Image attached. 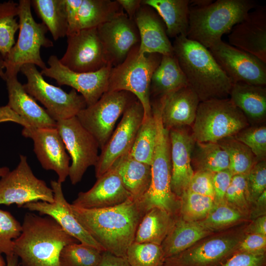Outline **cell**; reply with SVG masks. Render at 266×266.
<instances>
[{
    "label": "cell",
    "instance_id": "obj_45",
    "mask_svg": "<svg viewBox=\"0 0 266 266\" xmlns=\"http://www.w3.org/2000/svg\"><path fill=\"white\" fill-rule=\"evenodd\" d=\"M225 201L248 214L249 202L246 189V174L233 175L225 194Z\"/></svg>",
    "mask_w": 266,
    "mask_h": 266
},
{
    "label": "cell",
    "instance_id": "obj_47",
    "mask_svg": "<svg viewBox=\"0 0 266 266\" xmlns=\"http://www.w3.org/2000/svg\"><path fill=\"white\" fill-rule=\"evenodd\" d=\"M213 174L206 171H195L186 190L214 199Z\"/></svg>",
    "mask_w": 266,
    "mask_h": 266
},
{
    "label": "cell",
    "instance_id": "obj_34",
    "mask_svg": "<svg viewBox=\"0 0 266 266\" xmlns=\"http://www.w3.org/2000/svg\"><path fill=\"white\" fill-rule=\"evenodd\" d=\"M31 5L54 40L66 36L68 23L65 0H32Z\"/></svg>",
    "mask_w": 266,
    "mask_h": 266
},
{
    "label": "cell",
    "instance_id": "obj_3",
    "mask_svg": "<svg viewBox=\"0 0 266 266\" xmlns=\"http://www.w3.org/2000/svg\"><path fill=\"white\" fill-rule=\"evenodd\" d=\"M78 242L52 217L28 212L20 235L14 240L13 253L21 260V266H60L62 249Z\"/></svg>",
    "mask_w": 266,
    "mask_h": 266
},
{
    "label": "cell",
    "instance_id": "obj_52",
    "mask_svg": "<svg viewBox=\"0 0 266 266\" xmlns=\"http://www.w3.org/2000/svg\"><path fill=\"white\" fill-rule=\"evenodd\" d=\"M97 266H130L126 258L117 256L109 252L103 251Z\"/></svg>",
    "mask_w": 266,
    "mask_h": 266
},
{
    "label": "cell",
    "instance_id": "obj_48",
    "mask_svg": "<svg viewBox=\"0 0 266 266\" xmlns=\"http://www.w3.org/2000/svg\"><path fill=\"white\" fill-rule=\"evenodd\" d=\"M220 266H266V253L237 251Z\"/></svg>",
    "mask_w": 266,
    "mask_h": 266
},
{
    "label": "cell",
    "instance_id": "obj_41",
    "mask_svg": "<svg viewBox=\"0 0 266 266\" xmlns=\"http://www.w3.org/2000/svg\"><path fill=\"white\" fill-rule=\"evenodd\" d=\"M102 252L81 243L68 244L60 253L59 266H97L101 259Z\"/></svg>",
    "mask_w": 266,
    "mask_h": 266
},
{
    "label": "cell",
    "instance_id": "obj_19",
    "mask_svg": "<svg viewBox=\"0 0 266 266\" xmlns=\"http://www.w3.org/2000/svg\"><path fill=\"white\" fill-rule=\"evenodd\" d=\"M97 29L113 67L121 64L130 51L140 44L135 23L124 11Z\"/></svg>",
    "mask_w": 266,
    "mask_h": 266
},
{
    "label": "cell",
    "instance_id": "obj_25",
    "mask_svg": "<svg viewBox=\"0 0 266 266\" xmlns=\"http://www.w3.org/2000/svg\"><path fill=\"white\" fill-rule=\"evenodd\" d=\"M200 102L198 96L189 86L165 95L155 102L163 125L167 131L192 126Z\"/></svg>",
    "mask_w": 266,
    "mask_h": 266
},
{
    "label": "cell",
    "instance_id": "obj_30",
    "mask_svg": "<svg viewBox=\"0 0 266 266\" xmlns=\"http://www.w3.org/2000/svg\"><path fill=\"white\" fill-rule=\"evenodd\" d=\"M153 8L165 24L168 37L186 36L190 12L189 0H143Z\"/></svg>",
    "mask_w": 266,
    "mask_h": 266
},
{
    "label": "cell",
    "instance_id": "obj_10",
    "mask_svg": "<svg viewBox=\"0 0 266 266\" xmlns=\"http://www.w3.org/2000/svg\"><path fill=\"white\" fill-rule=\"evenodd\" d=\"M20 71L27 78V83L23 85L25 90L44 106L55 121L76 116L87 106L84 98L74 89L67 93L47 82L35 65H24Z\"/></svg>",
    "mask_w": 266,
    "mask_h": 266
},
{
    "label": "cell",
    "instance_id": "obj_14",
    "mask_svg": "<svg viewBox=\"0 0 266 266\" xmlns=\"http://www.w3.org/2000/svg\"><path fill=\"white\" fill-rule=\"evenodd\" d=\"M66 37V50L60 61L70 70L94 72L111 65L97 28L82 30Z\"/></svg>",
    "mask_w": 266,
    "mask_h": 266
},
{
    "label": "cell",
    "instance_id": "obj_42",
    "mask_svg": "<svg viewBox=\"0 0 266 266\" xmlns=\"http://www.w3.org/2000/svg\"><path fill=\"white\" fill-rule=\"evenodd\" d=\"M126 258L130 266H163L165 257L161 245L133 242Z\"/></svg>",
    "mask_w": 266,
    "mask_h": 266
},
{
    "label": "cell",
    "instance_id": "obj_60",
    "mask_svg": "<svg viewBox=\"0 0 266 266\" xmlns=\"http://www.w3.org/2000/svg\"><path fill=\"white\" fill-rule=\"evenodd\" d=\"M17 266H21L19 264L17 265Z\"/></svg>",
    "mask_w": 266,
    "mask_h": 266
},
{
    "label": "cell",
    "instance_id": "obj_20",
    "mask_svg": "<svg viewBox=\"0 0 266 266\" xmlns=\"http://www.w3.org/2000/svg\"><path fill=\"white\" fill-rule=\"evenodd\" d=\"M50 184L54 193L53 202L40 201L30 202L22 207L31 211L38 212L40 215L52 217L67 233L80 243L92 246L101 251H105L77 221L71 211L70 204L67 202L64 197L62 183L58 181L51 180Z\"/></svg>",
    "mask_w": 266,
    "mask_h": 266
},
{
    "label": "cell",
    "instance_id": "obj_21",
    "mask_svg": "<svg viewBox=\"0 0 266 266\" xmlns=\"http://www.w3.org/2000/svg\"><path fill=\"white\" fill-rule=\"evenodd\" d=\"M68 29L67 35L97 28L123 12L116 0H65Z\"/></svg>",
    "mask_w": 266,
    "mask_h": 266
},
{
    "label": "cell",
    "instance_id": "obj_56",
    "mask_svg": "<svg viewBox=\"0 0 266 266\" xmlns=\"http://www.w3.org/2000/svg\"><path fill=\"white\" fill-rule=\"evenodd\" d=\"M6 264L5 266H17L18 265V257L15 254L6 256Z\"/></svg>",
    "mask_w": 266,
    "mask_h": 266
},
{
    "label": "cell",
    "instance_id": "obj_37",
    "mask_svg": "<svg viewBox=\"0 0 266 266\" xmlns=\"http://www.w3.org/2000/svg\"><path fill=\"white\" fill-rule=\"evenodd\" d=\"M217 143L227 153L229 169L233 175L247 174L258 162L250 149L233 136L218 140Z\"/></svg>",
    "mask_w": 266,
    "mask_h": 266
},
{
    "label": "cell",
    "instance_id": "obj_54",
    "mask_svg": "<svg viewBox=\"0 0 266 266\" xmlns=\"http://www.w3.org/2000/svg\"><path fill=\"white\" fill-rule=\"evenodd\" d=\"M117 1L126 11L129 18L133 20L142 3L141 0H117Z\"/></svg>",
    "mask_w": 266,
    "mask_h": 266
},
{
    "label": "cell",
    "instance_id": "obj_16",
    "mask_svg": "<svg viewBox=\"0 0 266 266\" xmlns=\"http://www.w3.org/2000/svg\"><path fill=\"white\" fill-rule=\"evenodd\" d=\"M143 117V107L136 99L124 111L116 129L101 149L95 166L97 179L105 173L117 160L129 153Z\"/></svg>",
    "mask_w": 266,
    "mask_h": 266
},
{
    "label": "cell",
    "instance_id": "obj_7",
    "mask_svg": "<svg viewBox=\"0 0 266 266\" xmlns=\"http://www.w3.org/2000/svg\"><path fill=\"white\" fill-rule=\"evenodd\" d=\"M31 6L30 0L18 2L19 36L4 59L5 79L6 77L17 75L26 64L34 65L42 69L47 66L41 58L40 48L52 47L53 42L46 36L48 30L45 25L33 19Z\"/></svg>",
    "mask_w": 266,
    "mask_h": 266
},
{
    "label": "cell",
    "instance_id": "obj_29",
    "mask_svg": "<svg viewBox=\"0 0 266 266\" xmlns=\"http://www.w3.org/2000/svg\"><path fill=\"white\" fill-rule=\"evenodd\" d=\"M214 233L199 222L186 221L179 215L161 244L165 258L182 252Z\"/></svg>",
    "mask_w": 266,
    "mask_h": 266
},
{
    "label": "cell",
    "instance_id": "obj_23",
    "mask_svg": "<svg viewBox=\"0 0 266 266\" xmlns=\"http://www.w3.org/2000/svg\"><path fill=\"white\" fill-rule=\"evenodd\" d=\"M229 44L266 63V8L257 6L228 35Z\"/></svg>",
    "mask_w": 266,
    "mask_h": 266
},
{
    "label": "cell",
    "instance_id": "obj_40",
    "mask_svg": "<svg viewBox=\"0 0 266 266\" xmlns=\"http://www.w3.org/2000/svg\"><path fill=\"white\" fill-rule=\"evenodd\" d=\"M247 216V214L224 202L216 204L204 219L199 222L214 233L240 223Z\"/></svg>",
    "mask_w": 266,
    "mask_h": 266
},
{
    "label": "cell",
    "instance_id": "obj_55",
    "mask_svg": "<svg viewBox=\"0 0 266 266\" xmlns=\"http://www.w3.org/2000/svg\"><path fill=\"white\" fill-rule=\"evenodd\" d=\"M253 203H255V206L251 214L255 219L266 215V190L264 191Z\"/></svg>",
    "mask_w": 266,
    "mask_h": 266
},
{
    "label": "cell",
    "instance_id": "obj_4",
    "mask_svg": "<svg viewBox=\"0 0 266 266\" xmlns=\"http://www.w3.org/2000/svg\"><path fill=\"white\" fill-rule=\"evenodd\" d=\"M256 6L252 0H218L190 8L186 37L209 49Z\"/></svg>",
    "mask_w": 266,
    "mask_h": 266
},
{
    "label": "cell",
    "instance_id": "obj_53",
    "mask_svg": "<svg viewBox=\"0 0 266 266\" xmlns=\"http://www.w3.org/2000/svg\"><path fill=\"white\" fill-rule=\"evenodd\" d=\"M246 233H256L266 235V216L264 215L255 218L246 228Z\"/></svg>",
    "mask_w": 266,
    "mask_h": 266
},
{
    "label": "cell",
    "instance_id": "obj_39",
    "mask_svg": "<svg viewBox=\"0 0 266 266\" xmlns=\"http://www.w3.org/2000/svg\"><path fill=\"white\" fill-rule=\"evenodd\" d=\"M216 205L213 198L186 190L180 198L179 216L188 221L204 219Z\"/></svg>",
    "mask_w": 266,
    "mask_h": 266
},
{
    "label": "cell",
    "instance_id": "obj_35",
    "mask_svg": "<svg viewBox=\"0 0 266 266\" xmlns=\"http://www.w3.org/2000/svg\"><path fill=\"white\" fill-rule=\"evenodd\" d=\"M194 171L216 173L229 169V160L226 151L217 142L196 141L191 155Z\"/></svg>",
    "mask_w": 266,
    "mask_h": 266
},
{
    "label": "cell",
    "instance_id": "obj_50",
    "mask_svg": "<svg viewBox=\"0 0 266 266\" xmlns=\"http://www.w3.org/2000/svg\"><path fill=\"white\" fill-rule=\"evenodd\" d=\"M266 235L246 233L239 245L238 251L253 254L266 253Z\"/></svg>",
    "mask_w": 266,
    "mask_h": 266
},
{
    "label": "cell",
    "instance_id": "obj_36",
    "mask_svg": "<svg viewBox=\"0 0 266 266\" xmlns=\"http://www.w3.org/2000/svg\"><path fill=\"white\" fill-rule=\"evenodd\" d=\"M157 136V122L152 112L151 116L143 120L128 153L129 156L136 161L151 166L156 147Z\"/></svg>",
    "mask_w": 266,
    "mask_h": 266
},
{
    "label": "cell",
    "instance_id": "obj_44",
    "mask_svg": "<svg viewBox=\"0 0 266 266\" xmlns=\"http://www.w3.org/2000/svg\"><path fill=\"white\" fill-rule=\"evenodd\" d=\"M21 231L20 223L9 212L0 209V256L14 254V240Z\"/></svg>",
    "mask_w": 266,
    "mask_h": 266
},
{
    "label": "cell",
    "instance_id": "obj_49",
    "mask_svg": "<svg viewBox=\"0 0 266 266\" xmlns=\"http://www.w3.org/2000/svg\"><path fill=\"white\" fill-rule=\"evenodd\" d=\"M233 174L229 169L214 173L213 184L214 200L216 204L225 202V197Z\"/></svg>",
    "mask_w": 266,
    "mask_h": 266
},
{
    "label": "cell",
    "instance_id": "obj_17",
    "mask_svg": "<svg viewBox=\"0 0 266 266\" xmlns=\"http://www.w3.org/2000/svg\"><path fill=\"white\" fill-rule=\"evenodd\" d=\"M47 63L49 67L41 70L42 75L55 79L59 85L70 86L80 93L87 106L95 103L108 91L111 65L94 72H77L62 65L54 55L49 57Z\"/></svg>",
    "mask_w": 266,
    "mask_h": 266
},
{
    "label": "cell",
    "instance_id": "obj_1",
    "mask_svg": "<svg viewBox=\"0 0 266 266\" xmlns=\"http://www.w3.org/2000/svg\"><path fill=\"white\" fill-rule=\"evenodd\" d=\"M70 206L77 221L104 251L126 258L145 213L137 200L131 197L119 205L100 209Z\"/></svg>",
    "mask_w": 266,
    "mask_h": 266
},
{
    "label": "cell",
    "instance_id": "obj_15",
    "mask_svg": "<svg viewBox=\"0 0 266 266\" xmlns=\"http://www.w3.org/2000/svg\"><path fill=\"white\" fill-rule=\"evenodd\" d=\"M208 49L233 84L266 86V63L258 57L222 40Z\"/></svg>",
    "mask_w": 266,
    "mask_h": 266
},
{
    "label": "cell",
    "instance_id": "obj_43",
    "mask_svg": "<svg viewBox=\"0 0 266 266\" xmlns=\"http://www.w3.org/2000/svg\"><path fill=\"white\" fill-rule=\"evenodd\" d=\"M237 140L247 146L258 162L266 160V126L261 124L249 125L233 136Z\"/></svg>",
    "mask_w": 266,
    "mask_h": 266
},
{
    "label": "cell",
    "instance_id": "obj_11",
    "mask_svg": "<svg viewBox=\"0 0 266 266\" xmlns=\"http://www.w3.org/2000/svg\"><path fill=\"white\" fill-rule=\"evenodd\" d=\"M136 99L127 91H107L95 103L81 110L76 117L101 149L111 135L118 118Z\"/></svg>",
    "mask_w": 266,
    "mask_h": 266
},
{
    "label": "cell",
    "instance_id": "obj_33",
    "mask_svg": "<svg viewBox=\"0 0 266 266\" xmlns=\"http://www.w3.org/2000/svg\"><path fill=\"white\" fill-rule=\"evenodd\" d=\"M176 217L160 208H151L142 218L136 231L134 242L161 245Z\"/></svg>",
    "mask_w": 266,
    "mask_h": 266
},
{
    "label": "cell",
    "instance_id": "obj_8",
    "mask_svg": "<svg viewBox=\"0 0 266 266\" xmlns=\"http://www.w3.org/2000/svg\"><path fill=\"white\" fill-rule=\"evenodd\" d=\"M250 125L247 118L229 98L200 101L192 132L196 141L216 142L234 136Z\"/></svg>",
    "mask_w": 266,
    "mask_h": 266
},
{
    "label": "cell",
    "instance_id": "obj_58",
    "mask_svg": "<svg viewBox=\"0 0 266 266\" xmlns=\"http://www.w3.org/2000/svg\"><path fill=\"white\" fill-rule=\"evenodd\" d=\"M9 171V169L7 167L4 166L0 167V177H1L5 175Z\"/></svg>",
    "mask_w": 266,
    "mask_h": 266
},
{
    "label": "cell",
    "instance_id": "obj_26",
    "mask_svg": "<svg viewBox=\"0 0 266 266\" xmlns=\"http://www.w3.org/2000/svg\"><path fill=\"white\" fill-rule=\"evenodd\" d=\"M133 20L139 34L138 52L140 54L158 53L162 55L174 54L165 24L153 8L142 3Z\"/></svg>",
    "mask_w": 266,
    "mask_h": 266
},
{
    "label": "cell",
    "instance_id": "obj_18",
    "mask_svg": "<svg viewBox=\"0 0 266 266\" xmlns=\"http://www.w3.org/2000/svg\"><path fill=\"white\" fill-rule=\"evenodd\" d=\"M22 135L32 139L33 151L42 167L54 170L58 181L64 182L68 176L70 157L64 143L56 128H24Z\"/></svg>",
    "mask_w": 266,
    "mask_h": 266
},
{
    "label": "cell",
    "instance_id": "obj_31",
    "mask_svg": "<svg viewBox=\"0 0 266 266\" xmlns=\"http://www.w3.org/2000/svg\"><path fill=\"white\" fill-rule=\"evenodd\" d=\"M112 166L133 199L138 200L146 194L151 183V166L132 158L127 153L117 160Z\"/></svg>",
    "mask_w": 266,
    "mask_h": 266
},
{
    "label": "cell",
    "instance_id": "obj_51",
    "mask_svg": "<svg viewBox=\"0 0 266 266\" xmlns=\"http://www.w3.org/2000/svg\"><path fill=\"white\" fill-rule=\"evenodd\" d=\"M13 122L24 127V128H30L32 126L26 120L14 112L7 105L0 106V123Z\"/></svg>",
    "mask_w": 266,
    "mask_h": 266
},
{
    "label": "cell",
    "instance_id": "obj_38",
    "mask_svg": "<svg viewBox=\"0 0 266 266\" xmlns=\"http://www.w3.org/2000/svg\"><path fill=\"white\" fill-rule=\"evenodd\" d=\"M18 2L8 0L0 3V53L3 59L15 44V34L19 24Z\"/></svg>",
    "mask_w": 266,
    "mask_h": 266
},
{
    "label": "cell",
    "instance_id": "obj_46",
    "mask_svg": "<svg viewBox=\"0 0 266 266\" xmlns=\"http://www.w3.org/2000/svg\"><path fill=\"white\" fill-rule=\"evenodd\" d=\"M246 189L249 203H253L266 190V161L258 162L246 174Z\"/></svg>",
    "mask_w": 266,
    "mask_h": 266
},
{
    "label": "cell",
    "instance_id": "obj_61",
    "mask_svg": "<svg viewBox=\"0 0 266 266\" xmlns=\"http://www.w3.org/2000/svg\"><path fill=\"white\" fill-rule=\"evenodd\" d=\"M0 266H1L0 265Z\"/></svg>",
    "mask_w": 266,
    "mask_h": 266
},
{
    "label": "cell",
    "instance_id": "obj_12",
    "mask_svg": "<svg viewBox=\"0 0 266 266\" xmlns=\"http://www.w3.org/2000/svg\"><path fill=\"white\" fill-rule=\"evenodd\" d=\"M39 200L53 202V190L34 175L27 157L21 155L17 167L0 179V204L15 203L21 207L28 203Z\"/></svg>",
    "mask_w": 266,
    "mask_h": 266
},
{
    "label": "cell",
    "instance_id": "obj_6",
    "mask_svg": "<svg viewBox=\"0 0 266 266\" xmlns=\"http://www.w3.org/2000/svg\"><path fill=\"white\" fill-rule=\"evenodd\" d=\"M139 46L134 47L125 60L111 68L107 91H125L133 94L144 109L143 120L152 116L150 83L152 74L159 65L162 55L140 54Z\"/></svg>",
    "mask_w": 266,
    "mask_h": 266
},
{
    "label": "cell",
    "instance_id": "obj_59",
    "mask_svg": "<svg viewBox=\"0 0 266 266\" xmlns=\"http://www.w3.org/2000/svg\"><path fill=\"white\" fill-rule=\"evenodd\" d=\"M0 265L1 266H5L6 264L5 263V262L2 257V256H0Z\"/></svg>",
    "mask_w": 266,
    "mask_h": 266
},
{
    "label": "cell",
    "instance_id": "obj_24",
    "mask_svg": "<svg viewBox=\"0 0 266 266\" xmlns=\"http://www.w3.org/2000/svg\"><path fill=\"white\" fill-rule=\"evenodd\" d=\"M131 197L116 169L112 166L97 178L90 190L79 192L71 204L85 209H100L119 205Z\"/></svg>",
    "mask_w": 266,
    "mask_h": 266
},
{
    "label": "cell",
    "instance_id": "obj_9",
    "mask_svg": "<svg viewBox=\"0 0 266 266\" xmlns=\"http://www.w3.org/2000/svg\"><path fill=\"white\" fill-rule=\"evenodd\" d=\"M247 225L214 233L182 252L166 259L163 266H220L238 251Z\"/></svg>",
    "mask_w": 266,
    "mask_h": 266
},
{
    "label": "cell",
    "instance_id": "obj_27",
    "mask_svg": "<svg viewBox=\"0 0 266 266\" xmlns=\"http://www.w3.org/2000/svg\"><path fill=\"white\" fill-rule=\"evenodd\" d=\"M5 81L8 94L7 105L11 109L33 127L56 128L57 122L26 92L17 75L6 77Z\"/></svg>",
    "mask_w": 266,
    "mask_h": 266
},
{
    "label": "cell",
    "instance_id": "obj_5",
    "mask_svg": "<svg viewBox=\"0 0 266 266\" xmlns=\"http://www.w3.org/2000/svg\"><path fill=\"white\" fill-rule=\"evenodd\" d=\"M157 125V136L152 163L149 188L138 201L146 213L153 207L162 209L171 215H179L180 199L171 189V163L168 131L163 126L159 109L152 106Z\"/></svg>",
    "mask_w": 266,
    "mask_h": 266
},
{
    "label": "cell",
    "instance_id": "obj_22",
    "mask_svg": "<svg viewBox=\"0 0 266 266\" xmlns=\"http://www.w3.org/2000/svg\"><path fill=\"white\" fill-rule=\"evenodd\" d=\"M189 127L168 131L171 163V189L180 199L187 189L194 171L191 165V155L196 142Z\"/></svg>",
    "mask_w": 266,
    "mask_h": 266
},
{
    "label": "cell",
    "instance_id": "obj_28",
    "mask_svg": "<svg viewBox=\"0 0 266 266\" xmlns=\"http://www.w3.org/2000/svg\"><path fill=\"white\" fill-rule=\"evenodd\" d=\"M229 99L244 114L250 125L264 123L266 118L265 86L234 83Z\"/></svg>",
    "mask_w": 266,
    "mask_h": 266
},
{
    "label": "cell",
    "instance_id": "obj_2",
    "mask_svg": "<svg viewBox=\"0 0 266 266\" xmlns=\"http://www.w3.org/2000/svg\"><path fill=\"white\" fill-rule=\"evenodd\" d=\"M172 46L188 85L200 102L229 98L233 83L208 49L183 35L175 38Z\"/></svg>",
    "mask_w": 266,
    "mask_h": 266
},
{
    "label": "cell",
    "instance_id": "obj_57",
    "mask_svg": "<svg viewBox=\"0 0 266 266\" xmlns=\"http://www.w3.org/2000/svg\"><path fill=\"white\" fill-rule=\"evenodd\" d=\"M4 60L3 57L0 53V77L5 81V71H4Z\"/></svg>",
    "mask_w": 266,
    "mask_h": 266
},
{
    "label": "cell",
    "instance_id": "obj_13",
    "mask_svg": "<svg viewBox=\"0 0 266 266\" xmlns=\"http://www.w3.org/2000/svg\"><path fill=\"white\" fill-rule=\"evenodd\" d=\"M56 129L71 160L68 176L71 184L75 185L81 180L87 168L97 164L99 144L76 116L57 121Z\"/></svg>",
    "mask_w": 266,
    "mask_h": 266
},
{
    "label": "cell",
    "instance_id": "obj_32",
    "mask_svg": "<svg viewBox=\"0 0 266 266\" xmlns=\"http://www.w3.org/2000/svg\"><path fill=\"white\" fill-rule=\"evenodd\" d=\"M186 86V78L174 54L162 55L151 77L150 98L152 95L159 99Z\"/></svg>",
    "mask_w": 266,
    "mask_h": 266
}]
</instances>
